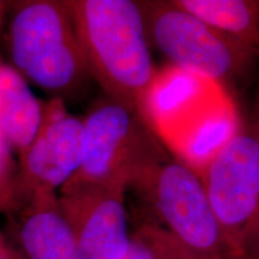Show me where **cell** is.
Returning a JSON list of instances; mask_svg holds the SVG:
<instances>
[{"label":"cell","mask_w":259,"mask_h":259,"mask_svg":"<svg viewBox=\"0 0 259 259\" xmlns=\"http://www.w3.org/2000/svg\"><path fill=\"white\" fill-rule=\"evenodd\" d=\"M6 45L11 66L51 97L76 99L93 80L69 2L16 3Z\"/></svg>","instance_id":"2"},{"label":"cell","mask_w":259,"mask_h":259,"mask_svg":"<svg viewBox=\"0 0 259 259\" xmlns=\"http://www.w3.org/2000/svg\"><path fill=\"white\" fill-rule=\"evenodd\" d=\"M3 9H4V3H0V21H2V15H3Z\"/></svg>","instance_id":"19"},{"label":"cell","mask_w":259,"mask_h":259,"mask_svg":"<svg viewBox=\"0 0 259 259\" xmlns=\"http://www.w3.org/2000/svg\"><path fill=\"white\" fill-rule=\"evenodd\" d=\"M120 259H156V257H155L151 248L143 240H141L138 236L134 234L127 251L125 252Z\"/></svg>","instance_id":"15"},{"label":"cell","mask_w":259,"mask_h":259,"mask_svg":"<svg viewBox=\"0 0 259 259\" xmlns=\"http://www.w3.org/2000/svg\"><path fill=\"white\" fill-rule=\"evenodd\" d=\"M11 218L15 220L17 247L24 259H79L57 192L34 193Z\"/></svg>","instance_id":"9"},{"label":"cell","mask_w":259,"mask_h":259,"mask_svg":"<svg viewBox=\"0 0 259 259\" xmlns=\"http://www.w3.org/2000/svg\"><path fill=\"white\" fill-rule=\"evenodd\" d=\"M173 3L250 48L259 58V0H173Z\"/></svg>","instance_id":"11"},{"label":"cell","mask_w":259,"mask_h":259,"mask_svg":"<svg viewBox=\"0 0 259 259\" xmlns=\"http://www.w3.org/2000/svg\"><path fill=\"white\" fill-rule=\"evenodd\" d=\"M252 131H253L255 136L259 138V92H258L257 100H255V105H254V122H253V128H252Z\"/></svg>","instance_id":"17"},{"label":"cell","mask_w":259,"mask_h":259,"mask_svg":"<svg viewBox=\"0 0 259 259\" xmlns=\"http://www.w3.org/2000/svg\"><path fill=\"white\" fill-rule=\"evenodd\" d=\"M82 151V118L67 112L64 100L51 97L36 136L18 156L16 210L36 192L58 193L78 169Z\"/></svg>","instance_id":"7"},{"label":"cell","mask_w":259,"mask_h":259,"mask_svg":"<svg viewBox=\"0 0 259 259\" xmlns=\"http://www.w3.org/2000/svg\"><path fill=\"white\" fill-rule=\"evenodd\" d=\"M44 103L11 65L0 63V131L14 153L22 155L40 128Z\"/></svg>","instance_id":"10"},{"label":"cell","mask_w":259,"mask_h":259,"mask_svg":"<svg viewBox=\"0 0 259 259\" xmlns=\"http://www.w3.org/2000/svg\"><path fill=\"white\" fill-rule=\"evenodd\" d=\"M135 235L151 248L156 259H209L190 250L163 227L154 223H145Z\"/></svg>","instance_id":"12"},{"label":"cell","mask_w":259,"mask_h":259,"mask_svg":"<svg viewBox=\"0 0 259 259\" xmlns=\"http://www.w3.org/2000/svg\"><path fill=\"white\" fill-rule=\"evenodd\" d=\"M239 259H259V226L244 236Z\"/></svg>","instance_id":"14"},{"label":"cell","mask_w":259,"mask_h":259,"mask_svg":"<svg viewBox=\"0 0 259 259\" xmlns=\"http://www.w3.org/2000/svg\"><path fill=\"white\" fill-rule=\"evenodd\" d=\"M216 219L240 257L242 239L259 215V138L236 131L198 170Z\"/></svg>","instance_id":"6"},{"label":"cell","mask_w":259,"mask_h":259,"mask_svg":"<svg viewBox=\"0 0 259 259\" xmlns=\"http://www.w3.org/2000/svg\"><path fill=\"white\" fill-rule=\"evenodd\" d=\"M259 226V215H258V218H257V220H255V221H254V223H253V225H252L251 226V228L250 229H248V231H247V233L248 232H250L251 231V229H253V228H255V227H258ZM247 233H246V234H247ZM245 234V235H246Z\"/></svg>","instance_id":"18"},{"label":"cell","mask_w":259,"mask_h":259,"mask_svg":"<svg viewBox=\"0 0 259 259\" xmlns=\"http://www.w3.org/2000/svg\"><path fill=\"white\" fill-rule=\"evenodd\" d=\"M130 187L154 210L168 233L209 259H239L210 205L202 178L163 148L139 169Z\"/></svg>","instance_id":"3"},{"label":"cell","mask_w":259,"mask_h":259,"mask_svg":"<svg viewBox=\"0 0 259 259\" xmlns=\"http://www.w3.org/2000/svg\"><path fill=\"white\" fill-rule=\"evenodd\" d=\"M126 186L58 193V203L76 241L79 259H120L127 251Z\"/></svg>","instance_id":"8"},{"label":"cell","mask_w":259,"mask_h":259,"mask_svg":"<svg viewBox=\"0 0 259 259\" xmlns=\"http://www.w3.org/2000/svg\"><path fill=\"white\" fill-rule=\"evenodd\" d=\"M18 162L14 150L0 131V213L11 216L17 208Z\"/></svg>","instance_id":"13"},{"label":"cell","mask_w":259,"mask_h":259,"mask_svg":"<svg viewBox=\"0 0 259 259\" xmlns=\"http://www.w3.org/2000/svg\"><path fill=\"white\" fill-rule=\"evenodd\" d=\"M82 120L79 167L58 193L109 186L128 189L139 169L164 148L143 116L107 97Z\"/></svg>","instance_id":"4"},{"label":"cell","mask_w":259,"mask_h":259,"mask_svg":"<svg viewBox=\"0 0 259 259\" xmlns=\"http://www.w3.org/2000/svg\"><path fill=\"white\" fill-rule=\"evenodd\" d=\"M0 259H24L19 248L0 232Z\"/></svg>","instance_id":"16"},{"label":"cell","mask_w":259,"mask_h":259,"mask_svg":"<svg viewBox=\"0 0 259 259\" xmlns=\"http://www.w3.org/2000/svg\"><path fill=\"white\" fill-rule=\"evenodd\" d=\"M150 44L178 70L215 84L244 80L257 54L240 42L189 14L173 0L138 2Z\"/></svg>","instance_id":"5"},{"label":"cell","mask_w":259,"mask_h":259,"mask_svg":"<svg viewBox=\"0 0 259 259\" xmlns=\"http://www.w3.org/2000/svg\"><path fill=\"white\" fill-rule=\"evenodd\" d=\"M67 2L92 79L107 99L142 115L158 72L139 3Z\"/></svg>","instance_id":"1"},{"label":"cell","mask_w":259,"mask_h":259,"mask_svg":"<svg viewBox=\"0 0 259 259\" xmlns=\"http://www.w3.org/2000/svg\"><path fill=\"white\" fill-rule=\"evenodd\" d=\"M0 23H2V21H0Z\"/></svg>","instance_id":"20"}]
</instances>
